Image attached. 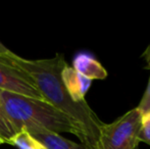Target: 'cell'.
Instances as JSON below:
<instances>
[{"instance_id":"cell-10","label":"cell","mask_w":150,"mask_h":149,"mask_svg":"<svg viewBox=\"0 0 150 149\" xmlns=\"http://www.w3.org/2000/svg\"><path fill=\"white\" fill-rule=\"evenodd\" d=\"M138 140L139 142H144L150 145V119H142L138 133Z\"/></svg>"},{"instance_id":"cell-4","label":"cell","mask_w":150,"mask_h":149,"mask_svg":"<svg viewBox=\"0 0 150 149\" xmlns=\"http://www.w3.org/2000/svg\"><path fill=\"white\" fill-rule=\"evenodd\" d=\"M0 90L28 96L37 99H43L33 80L20 68L0 61Z\"/></svg>"},{"instance_id":"cell-14","label":"cell","mask_w":150,"mask_h":149,"mask_svg":"<svg viewBox=\"0 0 150 149\" xmlns=\"http://www.w3.org/2000/svg\"><path fill=\"white\" fill-rule=\"evenodd\" d=\"M142 119H150V110L147 113L142 115Z\"/></svg>"},{"instance_id":"cell-3","label":"cell","mask_w":150,"mask_h":149,"mask_svg":"<svg viewBox=\"0 0 150 149\" xmlns=\"http://www.w3.org/2000/svg\"><path fill=\"white\" fill-rule=\"evenodd\" d=\"M142 113L137 107L110 124H103L95 149H138Z\"/></svg>"},{"instance_id":"cell-11","label":"cell","mask_w":150,"mask_h":149,"mask_svg":"<svg viewBox=\"0 0 150 149\" xmlns=\"http://www.w3.org/2000/svg\"><path fill=\"white\" fill-rule=\"evenodd\" d=\"M137 108L139 109V112L142 113V115L147 113L150 110V78L148 84H147L146 90H145L144 94L142 96V99H141L139 105L137 106Z\"/></svg>"},{"instance_id":"cell-17","label":"cell","mask_w":150,"mask_h":149,"mask_svg":"<svg viewBox=\"0 0 150 149\" xmlns=\"http://www.w3.org/2000/svg\"></svg>"},{"instance_id":"cell-2","label":"cell","mask_w":150,"mask_h":149,"mask_svg":"<svg viewBox=\"0 0 150 149\" xmlns=\"http://www.w3.org/2000/svg\"><path fill=\"white\" fill-rule=\"evenodd\" d=\"M0 100L14 131L59 134L62 132L76 135L83 144L84 138L78 126L64 113L43 99L0 90Z\"/></svg>"},{"instance_id":"cell-8","label":"cell","mask_w":150,"mask_h":149,"mask_svg":"<svg viewBox=\"0 0 150 149\" xmlns=\"http://www.w3.org/2000/svg\"><path fill=\"white\" fill-rule=\"evenodd\" d=\"M7 143L18 149H47L39 140L25 130L18 132L13 137L8 140Z\"/></svg>"},{"instance_id":"cell-16","label":"cell","mask_w":150,"mask_h":149,"mask_svg":"<svg viewBox=\"0 0 150 149\" xmlns=\"http://www.w3.org/2000/svg\"><path fill=\"white\" fill-rule=\"evenodd\" d=\"M147 68H150V64H148V66H147Z\"/></svg>"},{"instance_id":"cell-13","label":"cell","mask_w":150,"mask_h":149,"mask_svg":"<svg viewBox=\"0 0 150 149\" xmlns=\"http://www.w3.org/2000/svg\"><path fill=\"white\" fill-rule=\"evenodd\" d=\"M143 56L145 57V59H146V61H147V64H150V44H149V46L147 47V49L145 50V52L143 53Z\"/></svg>"},{"instance_id":"cell-7","label":"cell","mask_w":150,"mask_h":149,"mask_svg":"<svg viewBox=\"0 0 150 149\" xmlns=\"http://www.w3.org/2000/svg\"><path fill=\"white\" fill-rule=\"evenodd\" d=\"M36 139H38L47 149H87L83 144H78L59 134L45 132V133H38L33 135Z\"/></svg>"},{"instance_id":"cell-6","label":"cell","mask_w":150,"mask_h":149,"mask_svg":"<svg viewBox=\"0 0 150 149\" xmlns=\"http://www.w3.org/2000/svg\"><path fill=\"white\" fill-rule=\"evenodd\" d=\"M73 68L82 76L90 80H104L107 71L104 66L88 52H80L74 57Z\"/></svg>"},{"instance_id":"cell-9","label":"cell","mask_w":150,"mask_h":149,"mask_svg":"<svg viewBox=\"0 0 150 149\" xmlns=\"http://www.w3.org/2000/svg\"><path fill=\"white\" fill-rule=\"evenodd\" d=\"M16 134L14 131L13 127L10 124L9 119H8L7 115H6L5 112H4L3 105L0 100V136L4 139V141L7 143L8 140L12 138Z\"/></svg>"},{"instance_id":"cell-5","label":"cell","mask_w":150,"mask_h":149,"mask_svg":"<svg viewBox=\"0 0 150 149\" xmlns=\"http://www.w3.org/2000/svg\"><path fill=\"white\" fill-rule=\"evenodd\" d=\"M60 76L63 86L71 99L76 102L84 101L86 94L92 85V80L82 76L69 64L62 68Z\"/></svg>"},{"instance_id":"cell-1","label":"cell","mask_w":150,"mask_h":149,"mask_svg":"<svg viewBox=\"0 0 150 149\" xmlns=\"http://www.w3.org/2000/svg\"><path fill=\"white\" fill-rule=\"evenodd\" d=\"M13 64L27 73L43 98L64 113L78 126L83 134V145L95 149L103 121L86 100L76 102L71 99L61 81V71L67 66L63 55L57 54L48 59L29 60L16 55Z\"/></svg>"},{"instance_id":"cell-15","label":"cell","mask_w":150,"mask_h":149,"mask_svg":"<svg viewBox=\"0 0 150 149\" xmlns=\"http://www.w3.org/2000/svg\"><path fill=\"white\" fill-rule=\"evenodd\" d=\"M3 143H6V142L4 141V139H3V138H2L1 136H0V144H3Z\"/></svg>"},{"instance_id":"cell-12","label":"cell","mask_w":150,"mask_h":149,"mask_svg":"<svg viewBox=\"0 0 150 149\" xmlns=\"http://www.w3.org/2000/svg\"><path fill=\"white\" fill-rule=\"evenodd\" d=\"M16 57V54L11 52L8 48H6L5 46L0 42V61L14 66L13 61Z\"/></svg>"}]
</instances>
